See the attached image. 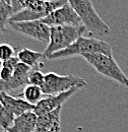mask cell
<instances>
[{
	"label": "cell",
	"mask_w": 128,
	"mask_h": 132,
	"mask_svg": "<svg viewBox=\"0 0 128 132\" xmlns=\"http://www.w3.org/2000/svg\"><path fill=\"white\" fill-rule=\"evenodd\" d=\"M15 116L6 110L3 105L0 103V127L3 130H8L13 124Z\"/></svg>",
	"instance_id": "e0dca14e"
},
{
	"label": "cell",
	"mask_w": 128,
	"mask_h": 132,
	"mask_svg": "<svg viewBox=\"0 0 128 132\" xmlns=\"http://www.w3.org/2000/svg\"><path fill=\"white\" fill-rule=\"evenodd\" d=\"M105 54L113 57L112 47L105 41L96 39L94 37H80L73 44L68 46L66 49L56 52L50 55L47 59L56 60L63 59L73 56H82L85 54Z\"/></svg>",
	"instance_id": "7a4b0ae2"
},
{
	"label": "cell",
	"mask_w": 128,
	"mask_h": 132,
	"mask_svg": "<svg viewBox=\"0 0 128 132\" xmlns=\"http://www.w3.org/2000/svg\"><path fill=\"white\" fill-rule=\"evenodd\" d=\"M0 103L3 107L13 115L19 116L26 112L34 111L35 106L29 104L22 98H14L9 96L7 93H0Z\"/></svg>",
	"instance_id": "8fae6325"
},
{
	"label": "cell",
	"mask_w": 128,
	"mask_h": 132,
	"mask_svg": "<svg viewBox=\"0 0 128 132\" xmlns=\"http://www.w3.org/2000/svg\"><path fill=\"white\" fill-rule=\"evenodd\" d=\"M86 34V30L83 26H57L51 27L50 29V41L43 52V57L48 58L50 55L66 49L68 46L73 44L78 38Z\"/></svg>",
	"instance_id": "3957f363"
},
{
	"label": "cell",
	"mask_w": 128,
	"mask_h": 132,
	"mask_svg": "<svg viewBox=\"0 0 128 132\" xmlns=\"http://www.w3.org/2000/svg\"><path fill=\"white\" fill-rule=\"evenodd\" d=\"M11 16L10 6L0 0V35L6 31V24Z\"/></svg>",
	"instance_id": "2e32d148"
},
{
	"label": "cell",
	"mask_w": 128,
	"mask_h": 132,
	"mask_svg": "<svg viewBox=\"0 0 128 132\" xmlns=\"http://www.w3.org/2000/svg\"><path fill=\"white\" fill-rule=\"evenodd\" d=\"M1 132H8V131H6V130H3V131H1Z\"/></svg>",
	"instance_id": "44dd1931"
},
{
	"label": "cell",
	"mask_w": 128,
	"mask_h": 132,
	"mask_svg": "<svg viewBox=\"0 0 128 132\" xmlns=\"http://www.w3.org/2000/svg\"><path fill=\"white\" fill-rule=\"evenodd\" d=\"M8 26L17 33L29 36L42 43L48 44L50 41V27L41 20L31 21H8Z\"/></svg>",
	"instance_id": "52a82bcc"
},
{
	"label": "cell",
	"mask_w": 128,
	"mask_h": 132,
	"mask_svg": "<svg viewBox=\"0 0 128 132\" xmlns=\"http://www.w3.org/2000/svg\"><path fill=\"white\" fill-rule=\"evenodd\" d=\"M17 59L19 62L30 66L31 68H37L39 67V61L44 58L43 53L34 51L29 48H22L17 53Z\"/></svg>",
	"instance_id": "4fadbf2b"
},
{
	"label": "cell",
	"mask_w": 128,
	"mask_h": 132,
	"mask_svg": "<svg viewBox=\"0 0 128 132\" xmlns=\"http://www.w3.org/2000/svg\"><path fill=\"white\" fill-rule=\"evenodd\" d=\"M17 57H13L5 62H2V67H1V72H0V79L2 81H8L11 79L13 75V71L15 68L16 64L18 63Z\"/></svg>",
	"instance_id": "9a60e30c"
},
{
	"label": "cell",
	"mask_w": 128,
	"mask_h": 132,
	"mask_svg": "<svg viewBox=\"0 0 128 132\" xmlns=\"http://www.w3.org/2000/svg\"><path fill=\"white\" fill-rule=\"evenodd\" d=\"M67 3V0H56V1H43L40 0L38 3L30 8H25L11 15L8 21H31L41 20L50 14L52 11L63 6Z\"/></svg>",
	"instance_id": "8992f818"
},
{
	"label": "cell",
	"mask_w": 128,
	"mask_h": 132,
	"mask_svg": "<svg viewBox=\"0 0 128 132\" xmlns=\"http://www.w3.org/2000/svg\"><path fill=\"white\" fill-rule=\"evenodd\" d=\"M78 89H80V88L75 87V88H72L70 90L58 94V95L45 96L35 106V109H34L33 112L37 116H41L44 115V114H47V113L57 109V108H59V107H62V105L70 97H72Z\"/></svg>",
	"instance_id": "9c48e42d"
},
{
	"label": "cell",
	"mask_w": 128,
	"mask_h": 132,
	"mask_svg": "<svg viewBox=\"0 0 128 132\" xmlns=\"http://www.w3.org/2000/svg\"><path fill=\"white\" fill-rule=\"evenodd\" d=\"M44 97H45V95L43 94L42 88L40 86L31 85V84H28L25 87L22 95H19V98H22L29 104L34 105V106H36Z\"/></svg>",
	"instance_id": "5bb4252c"
},
{
	"label": "cell",
	"mask_w": 128,
	"mask_h": 132,
	"mask_svg": "<svg viewBox=\"0 0 128 132\" xmlns=\"http://www.w3.org/2000/svg\"><path fill=\"white\" fill-rule=\"evenodd\" d=\"M62 107H59L47 114L38 116L35 132H59L60 113Z\"/></svg>",
	"instance_id": "30bf717a"
},
{
	"label": "cell",
	"mask_w": 128,
	"mask_h": 132,
	"mask_svg": "<svg viewBox=\"0 0 128 132\" xmlns=\"http://www.w3.org/2000/svg\"><path fill=\"white\" fill-rule=\"evenodd\" d=\"M15 57V50L9 44H0V60L5 62Z\"/></svg>",
	"instance_id": "d6986e66"
},
{
	"label": "cell",
	"mask_w": 128,
	"mask_h": 132,
	"mask_svg": "<svg viewBox=\"0 0 128 132\" xmlns=\"http://www.w3.org/2000/svg\"><path fill=\"white\" fill-rule=\"evenodd\" d=\"M86 85V81L79 76L73 74L59 75L55 72H49L45 74V81L41 88L45 96H52L70 90L75 87L83 88Z\"/></svg>",
	"instance_id": "5b68a950"
},
{
	"label": "cell",
	"mask_w": 128,
	"mask_h": 132,
	"mask_svg": "<svg viewBox=\"0 0 128 132\" xmlns=\"http://www.w3.org/2000/svg\"><path fill=\"white\" fill-rule=\"evenodd\" d=\"M41 21L49 26L50 28L57 26H72V27L82 26L80 18L68 3H65L63 6L52 11L46 17L41 19Z\"/></svg>",
	"instance_id": "ba28073f"
},
{
	"label": "cell",
	"mask_w": 128,
	"mask_h": 132,
	"mask_svg": "<svg viewBox=\"0 0 128 132\" xmlns=\"http://www.w3.org/2000/svg\"><path fill=\"white\" fill-rule=\"evenodd\" d=\"M38 116L33 111L26 112L14 118L11 127L6 130L8 132H35Z\"/></svg>",
	"instance_id": "7c38bea8"
},
{
	"label": "cell",
	"mask_w": 128,
	"mask_h": 132,
	"mask_svg": "<svg viewBox=\"0 0 128 132\" xmlns=\"http://www.w3.org/2000/svg\"><path fill=\"white\" fill-rule=\"evenodd\" d=\"M90 65H92L97 72L113 79L119 84L128 87V77L122 71L120 66L114 57L107 56L105 54H85L81 56Z\"/></svg>",
	"instance_id": "277c9868"
},
{
	"label": "cell",
	"mask_w": 128,
	"mask_h": 132,
	"mask_svg": "<svg viewBox=\"0 0 128 132\" xmlns=\"http://www.w3.org/2000/svg\"><path fill=\"white\" fill-rule=\"evenodd\" d=\"M1 67H2V64H0V72H1Z\"/></svg>",
	"instance_id": "ffe728a7"
},
{
	"label": "cell",
	"mask_w": 128,
	"mask_h": 132,
	"mask_svg": "<svg viewBox=\"0 0 128 132\" xmlns=\"http://www.w3.org/2000/svg\"><path fill=\"white\" fill-rule=\"evenodd\" d=\"M28 81H29V84H31V85L42 87V85L44 84V81H45V74L39 69V67L32 68V70L29 74Z\"/></svg>",
	"instance_id": "ac0fdd59"
},
{
	"label": "cell",
	"mask_w": 128,
	"mask_h": 132,
	"mask_svg": "<svg viewBox=\"0 0 128 132\" xmlns=\"http://www.w3.org/2000/svg\"><path fill=\"white\" fill-rule=\"evenodd\" d=\"M67 3L78 15L90 37H103L110 34L109 26L98 14L91 0H67Z\"/></svg>",
	"instance_id": "6da1fadb"
}]
</instances>
